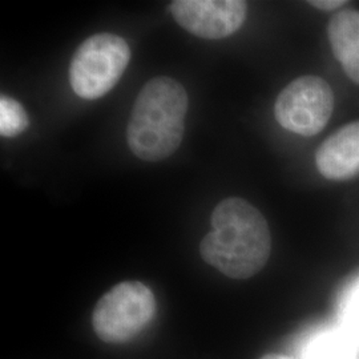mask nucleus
I'll return each mask as SVG.
<instances>
[{"label": "nucleus", "instance_id": "obj_10", "mask_svg": "<svg viewBox=\"0 0 359 359\" xmlns=\"http://www.w3.org/2000/svg\"><path fill=\"white\" fill-rule=\"evenodd\" d=\"M28 127V116L23 105L7 95L0 97V135L15 137Z\"/></svg>", "mask_w": 359, "mask_h": 359}, {"label": "nucleus", "instance_id": "obj_11", "mask_svg": "<svg viewBox=\"0 0 359 359\" xmlns=\"http://www.w3.org/2000/svg\"><path fill=\"white\" fill-rule=\"evenodd\" d=\"M339 325L359 339V281L342 297L338 308Z\"/></svg>", "mask_w": 359, "mask_h": 359}, {"label": "nucleus", "instance_id": "obj_6", "mask_svg": "<svg viewBox=\"0 0 359 359\" xmlns=\"http://www.w3.org/2000/svg\"><path fill=\"white\" fill-rule=\"evenodd\" d=\"M170 13L180 26L203 39H224L244 25L248 3L243 0H175Z\"/></svg>", "mask_w": 359, "mask_h": 359}, {"label": "nucleus", "instance_id": "obj_13", "mask_svg": "<svg viewBox=\"0 0 359 359\" xmlns=\"http://www.w3.org/2000/svg\"><path fill=\"white\" fill-rule=\"evenodd\" d=\"M261 359H298L293 358V357H287V355H283V354H266Z\"/></svg>", "mask_w": 359, "mask_h": 359}, {"label": "nucleus", "instance_id": "obj_3", "mask_svg": "<svg viewBox=\"0 0 359 359\" xmlns=\"http://www.w3.org/2000/svg\"><path fill=\"white\" fill-rule=\"evenodd\" d=\"M130 60L128 43L114 34L84 40L69 65V83L79 97L96 100L118 83Z\"/></svg>", "mask_w": 359, "mask_h": 359}, {"label": "nucleus", "instance_id": "obj_5", "mask_svg": "<svg viewBox=\"0 0 359 359\" xmlns=\"http://www.w3.org/2000/svg\"><path fill=\"white\" fill-rule=\"evenodd\" d=\"M334 92L320 76H302L287 84L274 104V116L283 128L310 137L326 127L334 111Z\"/></svg>", "mask_w": 359, "mask_h": 359}, {"label": "nucleus", "instance_id": "obj_9", "mask_svg": "<svg viewBox=\"0 0 359 359\" xmlns=\"http://www.w3.org/2000/svg\"><path fill=\"white\" fill-rule=\"evenodd\" d=\"M299 359H359V339L341 325L317 327L304 338Z\"/></svg>", "mask_w": 359, "mask_h": 359}, {"label": "nucleus", "instance_id": "obj_1", "mask_svg": "<svg viewBox=\"0 0 359 359\" xmlns=\"http://www.w3.org/2000/svg\"><path fill=\"white\" fill-rule=\"evenodd\" d=\"M212 231L200 244L206 264L233 280H246L262 269L271 253L268 222L256 206L244 198L229 197L210 217Z\"/></svg>", "mask_w": 359, "mask_h": 359}, {"label": "nucleus", "instance_id": "obj_2", "mask_svg": "<svg viewBox=\"0 0 359 359\" xmlns=\"http://www.w3.org/2000/svg\"><path fill=\"white\" fill-rule=\"evenodd\" d=\"M188 95L172 77L149 80L136 97L127 140L132 154L144 161H161L180 148L185 132Z\"/></svg>", "mask_w": 359, "mask_h": 359}, {"label": "nucleus", "instance_id": "obj_4", "mask_svg": "<svg viewBox=\"0 0 359 359\" xmlns=\"http://www.w3.org/2000/svg\"><path fill=\"white\" fill-rule=\"evenodd\" d=\"M156 298L142 283L126 281L112 287L99 299L93 310L95 333L107 344H124L133 339L154 320Z\"/></svg>", "mask_w": 359, "mask_h": 359}, {"label": "nucleus", "instance_id": "obj_8", "mask_svg": "<svg viewBox=\"0 0 359 359\" xmlns=\"http://www.w3.org/2000/svg\"><path fill=\"white\" fill-rule=\"evenodd\" d=\"M327 38L335 59L350 80L359 86V11L346 10L333 16Z\"/></svg>", "mask_w": 359, "mask_h": 359}, {"label": "nucleus", "instance_id": "obj_7", "mask_svg": "<svg viewBox=\"0 0 359 359\" xmlns=\"http://www.w3.org/2000/svg\"><path fill=\"white\" fill-rule=\"evenodd\" d=\"M316 165L325 179L342 181L359 173V121L338 129L316 154Z\"/></svg>", "mask_w": 359, "mask_h": 359}, {"label": "nucleus", "instance_id": "obj_12", "mask_svg": "<svg viewBox=\"0 0 359 359\" xmlns=\"http://www.w3.org/2000/svg\"><path fill=\"white\" fill-rule=\"evenodd\" d=\"M309 4L322 11H333L339 8L341 6H345L346 1L345 0H313V1H309Z\"/></svg>", "mask_w": 359, "mask_h": 359}]
</instances>
